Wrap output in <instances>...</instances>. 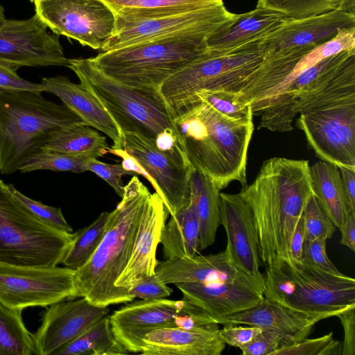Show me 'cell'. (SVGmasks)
<instances>
[{
	"label": "cell",
	"mask_w": 355,
	"mask_h": 355,
	"mask_svg": "<svg viewBox=\"0 0 355 355\" xmlns=\"http://www.w3.org/2000/svg\"><path fill=\"white\" fill-rule=\"evenodd\" d=\"M6 20L4 8L0 5V26Z\"/></svg>",
	"instance_id": "52"
},
{
	"label": "cell",
	"mask_w": 355,
	"mask_h": 355,
	"mask_svg": "<svg viewBox=\"0 0 355 355\" xmlns=\"http://www.w3.org/2000/svg\"><path fill=\"white\" fill-rule=\"evenodd\" d=\"M59 36L49 33L35 14L26 19H6L0 26V64L22 67H68Z\"/></svg>",
	"instance_id": "15"
},
{
	"label": "cell",
	"mask_w": 355,
	"mask_h": 355,
	"mask_svg": "<svg viewBox=\"0 0 355 355\" xmlns=\"http://www.w3.org/2000/svg\"><path fill=\"white\" fill-rule=\"evenodd\" d=\"M211 34L168 36L101 52L90 60L105 75L123 84L159 91L167 79L205 52L207 40Z\"/></svg>",
	"instance_id": "5"
},
{
	"label": "cell",
	"mask_w": 355,
	"mask_h": 355,
	"mask_svg": "<svg viewBox=\"0 0 355 355\" xmlns=\"http://www.w3.org/2000/svg\"><path fill=\"white\" fill-rule=\"evenodd\" d=\"M42 92L0 89V173L10 175L41 151L62 128L86 125L65 105L45 99Z\"/></svg>",
	"instance_id": "4"
},
{
	"label": "cell",
	"mask_w": 355,
	"mask_h": 355,
	"mask_svg": "<svg viewBox=\"0 0 355 355\" xmlns=\"http://www.w3.org/2000/svg\"><path fill=\"white\" fill-rule=\"evenodd\" d=\"M234 16L224 3L192 11L145 18L115 17L114 32L101 52L193 33H214Z\"/></svg>",
	"instance_id": "12"
},
{
	"label": "cell",
	"mask_w": 355,
	"mask_h": 355,
	"mask_svg": "<svg viewBox=\"0 0 355 355\" xmlns=\"http://www.w3.org/2000/svg\"><path fill=\"white\" fill-rule=\"evenodd\" d=\"M73 237L42 222L0 179L1 263L57 266Z\"/></svg>",
	"instance_id": "9"
},
{
	"label": "cell",
	"mask_w": 355,
	"mask_h": 355,
	"mask_svg": "<svg viewBox=\"0 0 355 355\" xmlns=\"http://www.w3.org/2000/svg\"><path fill=\"white\" fill-rule=\"evenodd\" d=\"M109 317L114 335L129 353H141L144 336L156 329L219 330V324L214 318L184 298L135 301Z\"/></svg>",
	"instance_id": "10"
},
{
	"label": "cell",
	"mask_w": 355,
	"mask_h": 355,
	"mask_svg": "<svg viewBox=\"0 0 355 355\" xmlns=\"http://www.w3.org/2000/svg\"><path fill=\"white\" fill-rule=\"evenodd\" d=\"M129 352L117 340L110 317L101 318L79 336L69 342L54 355H125Z\"/></svg>",
	"instance_id": "32"
},
{
	"label": "cell",
	"mask_w": 355,
	"mask_h": 355,
	"mask_svg": "<svg viewBox=\"0 0 355 355\" xmlns=\"http://www.w3.org/2000/svg\"><path fill=\"white\" fill-rule=\"evenodd\" d=\"M340 343L334 340L333 333L317 338L303 340L279 347L271 355H334L340 354Z\"/></svg>",
	"instance_id": "38"
},
{
	"label": "cell",
	"mask_w": 355,
	"mask_h": 355,
	"mask_svg": "<svg viewBox=\"0 0 355 355\" xmlns=\"http://www.w3.org/2000/svg\"><path fill=\"white\" fill-rule=\"evenodd\" d=\"M341 232L340 243L352 251L355 250V212H351L339 227Z\"/></svg>",
	"instance_id": "49"
},
{
	"label": "cell",
	"mask_w": 355,
	"mask_h": 355,
	"mask_svg": "<svg viewBox=\"0 0 355 355\" xmlns=\"http://www.w3.org/2000/svg\"><path fill=\"white\" fill-rule=\"evenodd\" d=\"M67 67L100 101L122 134L133 132L155 141L162 132L175 130L159 91L123 84L103 73L90 58L70 59Z\"/></svg>",
	"instance_id": "8"
},
{
	"label": "cell",
	"mask_w": 355,
	"mask_h": 355,
	"mask_svg": "<svg viewBox=\"0 0 355 355\" xmlns=\"http://www.w3.org/2000/svg\"><path fill=\"white\" fill-rule=\"evenodd\" d=\"M340 169L343 187L350 207L355 211V171L345 167Z\"/></svg>",
	"instance_id": "50"
},
{
	"label": "cell",
	"mask_w": 355,
	"mask_h": 355,
	"mask_svg": "<svg viewBox=\"0 0 355 355\" xmlns=\"http://www.w3.org/2000/svg\"><path fill=\"white\" fill-rule=\"evenodd\" d=\"M31 3H33L35 0H29Z\"/></svg>",
	"instance_id": "53"
},
{
	"label": "cell",
	"mask_w": 355,
	"mask_h": 355,
	"mask_svg": "<svg viewBox=\"0 0 355 355\" xmlns=\"http://www.w3.org/2000/svg\"><path fill=\"white\" fill-rule=\"evenodd\" d=\"M168 211L159 196L151 193L142 215L130 260L115 286L130 288L144 277L155 274L159 263L156 251Z\"/></svg>",
	"instance_id": "22"
},
{
	"label": "cell",
	"mask_w": 355,
	"mask_h": 355,
	"mask_svg": "<svg viewBox=\"0 0 355 355\" xmlns=\"http://www.w3.org/2000/svg\"><path fill=\"white\" fill-rule=\"evenodd\" d=\"M220 191L209 178L193 169L190 193L200 223L199 250L207 248L215 241L220 225Z\"/></svg>",
	"instance_id": "29"
},
{
	"label": "cell",
	"mask_w": 355,
	"mask_h": 355,
	"mask_svg": "<svg viewBox=\"0 0 355 355\" xmlns=\"http://www.w3.org/2000/svg\"><path fill=\"white\" fill-rule=\"evenodd\" d=\"M44 92L58 96L77 114L88 126L108 136L112 148L124 149V137L120 129L96 97L80 84L72 83L67 76L42 78Z\"/></svg>",
	"instance_id": "25"
},
{
	"label": "cell",
	"mask_w": 355,
	"mask_h": 355,
	"mask_svg": "<svg viewBox=\"0 0 355 355\" xmlns=\"http://www.w3.org/2000/svg\"><path fill=\"white\" fill-rule=\"evenodd\" d=\"M175 286L183 298L200 307L216 320L252 307L264 299V282L256 279Z\"/></svg>",
	"instance_id": "19"
},
{
	"label": "cell",
	"mask_w": 355,
	"mask_h": 355,
	"mask_svg": "<svg viewBox=\"0 0 355 355\" xmlns=\"http://www.w3.org/2000/svg\"><path fill=\"white\" fill-rule=\"evenodd\" d=\"M106 137L86 125H77L54 132L41 150L87 154L98 158L108 153Z\"/></svg>",
	"instance_id": "31"
},
{
	"label": "cell",
	"mask_w": 355,
	"mask_h": 355,
	"mask_svg": "<svg viewBox=\"0 0 355 355\" xmlns=\"http://www.w3.org/2000/svg\"><path fill=\"white\" fill-rule=\"evenodd\" d=\"M240 98L239 92H205L197 95L195 104L201 101L232 120L243 123L252 122L251 106L242 102Z\"/></svg>",
	"instance_id": "37"
},
{
	"label": "cell",
	"mask_w": 355,
	"mask_h": 355,
	"mask_svg": "<svg viewBox=\"0 0 355 355\" xmlns=\"http://www.w3.org/2000/svg\"><path fill=\"white\" fill-rule=\"evenodd\" d=\"M109 311L108 306L94 305L85 297L50 305L43 314L41 325L33 334L35 355H54Z\"/></svg>",
	"instance_id": "17"
},
{
	"label": "cell",
	"mask_w": 355,
	"mask_h": 355,
	"mask_svg": "<svg viewBox=\"0 0 355 355\" xmlns=\"http://www.w3.org/2000/svg\"><path fill=\"white\" fill-rule=\"evenodd\" d=\"M148 189L134 175L110 217L103 239L90 259L75 270L76 297L94 305L108 306L134 299L128 289L115 283L131 257L139 226L150 196Z\"/></svg>",
	"instance_id": "2"
},
{
	"label": "cell",
	"mask_w": 355,
	"mask_h": 355,
	"mask_svg": "<svg viewBox=\"0 0 355 355\" xmlns=\"http://www.w3.org/2000/svg\"><path fill=\"white\" fill-rule=\"evenodd\" d=\"M286 345L284 337L272 330H262L249 344L241 349L243 355H271Z\"/></svg>",
	"instance_id": "43"
},
{
	"label": "cell",
	"mask_w": 355,
	"mask_h": 355,
	"mask_svg": "<svg viewBox=\"0 0 355 355\" xmlns=\"http://www.w3.org/2000/svg\"><path fill=\"white\" fill-rule=\"evenodd\" d=\"M285 17L278 12L263 8L234 14L208 37L207 50L216 54H227L261 41L277 28Z\"/></svg>",
	"instance_id": "24"
},
{
	"label": "cell",
	"mask_w": 355,
	"mask_h": 355,
	"mask_svg": "<svg viewBox=\"0 0 355 355\" xmlns=\"http://www.w3.org/2000/svg\"><path fill=\"white\" fill-rule=\"evenodd\" d=\"M155 275L162 282L174 285L234 282L239 279L258 280L234 263L227 248L217 254L205 256L196 254L181 259H165L157 263Z\"/></svg>",
	"instance_id": "23"
},
{
	"label": "cell",
	"mask_w": 355,
	"mask_h": 355,
	"mask_svg": "<svg viewBox=\"0 0 355 355\" xmlns=\"http://www.w3.org/2000/svg\"><path fill=\"white\" fill-rule=\"evenodd\" d=\"M13 193L29 209V210L42 222L56 230L73 233V228L65 220L60 208L48 206L25 196L12 184Z\"/></svg>",
	"instance_id": "40"
},
{
	"label": "cell",
	"mask_w": 355,
	"mask_h": 355,
	"mask_svg": "<svg viewBox=\"0 0 355 355\" xmlns=\"http://www.w3.org/2000/svg\"><path fill=\"white\" fill-rule=\"evenodd\" d=\"M116 17L145 18L185 12L223 3V0H101Z\"/></svg>",
	"instance_id": "30"
},
{
	"label": "cell",
	"mask_w": 355,
	"mask_h": 355,
	"mask_svg": "<svg viewBox=\"0 0 355 355\" xmlns=\"http://www.w3.org/2000/svg\"><path fill=\"white\" fill-rule=\"evenodd\" d=\"M311 185L320 206L336 227H340L351 212L338 166L319 161L310 166Z\"/></svg>",
	"instance_id": "27"
},
{
	"label": "cell",
	"mask_w": 355,
	"mask_h": 355,
	"mask_svg": "<svg viewBox=\"0 0 355 355\" xmlns=\"http://www.w3.org/2000/svg\"><path fill=\"white\" fill-rule=\"evenodd\" d=\"M166 260L196 255L199 250L200 223L194 204L171 216L164 225L159 239Z\"/></svg>",
	"instance_id": "28"
},
{
	"label": "cell",
	"mask_w": 355,
	"mask_h": 355,
	"mask_svg": "<svg viewBox=\"0 0 355 355\" xmlns=\"http://www.w3.org/2000/svg\"><path fill=\"white\" fill-rule=\"evenodd\" d=\"M336 316L334 313H306L264 299L257 305L216 320L220 324H240L272 330L282 334L286 345L299 342L310 334L321 320Z\"/></svg>",
	"instance_id": "21"
},
{
	"label": "cell",
	"mask_w": 355,
	"mask_h": 355,
	"mask_svg": "<svg viewBox=\"0 0 355 355\" xmlns=\"http://www.w3.org/2000/svg\"><path fill=\"white\" fill-rule=\"evenodd\" d=\"M75 270L0 263V303L13 309L48 306L76 298Z\"/></svg>",
	"instance_id": "11"
},
{
	"label": "cell",
	"mask_w": 355,
	"mask_h": 355,
	"mask_svg": "<svg viewBox=\"0 0 355 355\" xmlns=\"http://www.w3.org/2000/svg\"><path fill=\"white\" fill-rule=\"evenodd\" d=\"M264 297L306 313H334L355 306V279L279 259L266 266Z\"/></svg>",
	"instance_id": "7"
},
{
	"label": "cell",
	"mask_w": 355,
	"mask_h": 355,
	"mask_svg": "<svg viewBox=\"0 0 355 355\" xmlns=\"http://www.w3.org/2000/svg\"><path fill=\"white\" fill-rule=\"evenodd\" d=\"M128 293L133 299L149 300L169 297L172 289L168 284L162 282L155 274L141 279L128 288Z\"/></svg>",
	"instance_id": "44"
},
{
	"label": "cell",
	"mask_w": 355,
	"mask_h": 355,
	"mask_svg": "<svg viewBox=\"0 0 355 355\" xmlns=\"http://www.w3.org/2000/svg\"><path fill=\"white\" fill-rule=\"evenodd\" d=\"M261 41L227 54H216L206 50L167 79L159 91L172 120L191 107L197 95L202 92H240L264 58L265 49Z\"/></svg>",
	"instance_id": "6"
},
{
	"label": "cell",
	"mask_w": 355,
	"mask_h": 355,
	"mask_svg": "<svg viewBox=\"0 0 355 355\" xmlns=\"http://www.w3.org/2000/svg\"><path fill=\"white\" fill-rule=\"evenodd\" d=\"M184 153L195 170L221 191L232 182L247 186V154L252 122L232 120L200 101L173 120Z\"/></svg>",
	"instance_id": "3"
},
{
	"label": "cell",
	"mask_w": 355,
	"mask_h": 355,
	"mask_svg": "<svg viewBox=\"0 0 355 355\" xmlns=\"http://www.w3.org/2000/svg\"><path fill=\"white\" fill-rule=\"evenodd\" d=\"M220 221L234 263L250 276L264 282L259 270L256 225L249 205L239 193H220Z\"/></svg>",
	"instance_id": "18"
},
{
	"label": "cell",
	"mask_w": 355,
	"mask_h": 355,
	"mask_svg": "<svg viewBox=\"0 0 355 355\" xmlns=\"http://www.w3.org/2000/svg\"><path fill=\"white\" fill-rule=\"evenodd\" d=\"M35 15L58 36L100 50L112 36L115 15L101 0H35Z\"/></svg>",
	"instance_id": "13"
},
{
	"label": "cell",
	"mask_w": 355,
	"mask_h": 355,
	"mask_svg": "<svg viewBox=\"0 0 355 355\" xmlns=\"http://www.w3.org/2000/svg\"><path fill=\"white\" fill-rule=\"evenodd\" d=\"M87 171L96 174L107 182L121 198L123 197L125 185L122 181V176L130 173L122 164H106L98 160L97 158H91L87 161Z\"/></svg>",
	"instance_id": "42"
},
{
	"label": "cell",
	"mask_w": 355,
	"mask_h": 355,
	"mask_svg": "<svg viewBox=\"0 0 355 355\" xmlns=\"http://www.w3.org/2000/svg\"><path fill=\"white\" fill-rule=\"evenodd\" d=\"M239 194L256 225L259 254L266 266L279 259L292 261V236L313 195L308 160L272 157Z\"/></svg>",
	"instance_id": "1"
},
{
	"label": "cell",
	"mask_w": 355,
	"mask_h": 355,
	"mask_svg": "<svg viewBox=\"0 0 355 355\" xmlns=\"http://www.w3.org/2000/svg\"><path fill=\"white\" fill-rule=\"evenodd\" d=\"M327 241L325 239L304 240L302 262L309 267L322 271L341 274L327 254Z\"/></svg>",
	"instance_id": "41"
},
{
	"label": "cell",
	"mask_w": 355,
	"mask_h": 355,
	"mask_svg": "<svg viewBox=\"0 0 355 355\" xmlns=\"http://www.w3.org/2000/svg\"><path fill=\"white\" fill-rule=\"evenodd\" d=\"M344 330L340 354L355 355V306L349 307L336 315Z\"/></svg>",
	"instance_id": "47"
},
{
	"label": "cell",
	"mask_w": 355,
	"mask_h": 355,
	"mask_svg": "<svg viewBox=\"0 0 355 355\" xmlns=\"http://www.w3.org/2000/svg\"><path fill=\"white\" fill-rule=\"evenodd\" d=\"M296 126L322 161L355 171V101L300 114Z\"/></svg>",
	"instance_id": "14"
},
{
	"label": "cell",
	"mask_w": 355,
	"mask_h": 355,
	"mask_svg": "<svg viewBox=\"0 0 355 355\" xmlns=\"http://www.w3.org/2000/svg\"><path fill=\"white\" fill-rule=\"evenodd\" d=\"M262 330L259 327L249 325L241 327L225 324V327L220 329V336L226 344L241 349L249 344Z\"/></svg>",
	"instance_id": "45"
},
{
	"label": "cell",
	"mask_w": 355,
	"mask_h": 355,
	"mask_svg": "<svg viewBox=\"0 0 355 355\" xmlns=\"http://www.w3.org/2000/svg\"><path fill=\"white\" fill-rule=\"evenodd\" d=\"M91 158L94 157L87 154L41 150L28 158L19 171L23 173L42 170L80 173L87 171V161Z\"/></svg>",
	"instance_id": "35"
},
{
	"label": "cell",
	"mask_w": 355,
	"mask_h": 355,
	"mask_svg": "<svg viewBox=\"0 0 355 355\" xmlns=\"http://www.w3.org/2000/svg\"><path fill=\"white\" fill-rule=\"evenodd\" d=\"M110 212L103 211L88 226L78 230L67 249L62 263L76 270L93 255L104 236Z\"/></svg>",
	"instance_id": "34"
},
{
	"label": "cell",
	"mask_w": 355,
	"mask_h": 355,
	"mask_svg": "<svg viewBox=\"0 0 355 355\" xmlns=\"http://www.w3.org/2000/svg\"><path fill=\"white\" fill-rule=\"evenodd\" d=\"M0 89L44 92L42 83H35L20 77L17 70L0 64Z\"/></svg>",
	"instance_id": "46"
},
{
	"label": "cell",
	"mask_w": 355,
	"mask_h": 355,
	"mask_svg": "<svg viewBox=\"0 0 355 355\" xmlns=\"http://www.w3.org/2000/svg\"><path fill=\"white\" fill-rule=\"evenodd\" d=\"M343 0H257L256 8H263L299 19L334 10H341Z\"/></svg>",
	"instance_id": "36"
},
{
	"label": "cell",
	"mask_w": 355,
	"mask_h": 355,
	"mask_svg": "<svg viewBox=\"0 0 355 355\" xmlns=\"http://www.w3.org/2000/svg\"><path fill=\"white\" fill-rule=\"evenodd\" d=\"M21 309L0 303V355H33V334L25 327Z\"/></svg>",
	"instance_id": "33"
},
{
	"label": "cell",
	"mask_w": 355,
	"mask_h": 355,
	"mask_svg": "<svg viewBox=\"0 0 355 355\" xmlns=\"http://www.w3.org/2000/svg\"><path fill=\"white\" fill-rule=\"evenodd\" d=\"M123 135L124 150L151 177L155 184L153 188L168 214L173 215L188 206L193 166L183 164L159 150L153 140L133 132Z\"/></svg>",
	"instance_id": "16"
},
{
	"label": "cell",
	"mask_w": 355,
	"mask_h": 355,
	"mask_svg": "<svg viewBox=\"0 0 355 355\" xmlns=\"http://www.w3.org/2000/svg\"><path fill=\"white\" fill-rule=\"evenodd\" d=\"M341 10L355 15V0H343Z\"/></svg>",
	"instance_id": "51"
},
{
	"label": "cell",
	"mask_w": 355,
	"mask_h": 355,
	"mask_svg": "<svg viewBox=\"0 0 355 355\" xmlns=\"http://www.w3.org/2000/svg\"><path fill=\"white\" fill-rule=\"evenodd\" d=\"M304 240L330 239L336 226L322 210L313 194L309 198L302 214Z\"/></svg>",
	"instance_id": "39"
},
{
	"label": "cell",
	"mask_w": 355,
	"mask_h": 355,
	"mask_svg": "<svg viewBox=\"0 0 355 355\" xmlns=\"http://www.w3.org/2000/svg\"><path fill=\"white\" fill-rule=\"evenodd\" d=\"M304 242V226L302 215L300 218L291 239V256L293 261L302 263V249Z\"/></svg>",
	"instance_id": "48"
},
{
	"label": "cell",
	"mask_w": 355,
	"mask_h": 355,
	"mask_svg": "<svg viewBox=\"0 0 355 355\" xmlns=\"http://www.w3.org/2000/svg\"><path fill=\"white\" fill-rule=\"evenodd\" d=\"M353 27L355 15L341 10L299 19L285 17L261 42L265 53L299 46L316 47L332 39L340 30Z\"/></svg>",
	"instance_id": "20"
},
{
	"label": "cell",
	"mask_w": 355,
	"mask_h": 355,
	"mask_svg": "<svg viewBox=\"0 0 355 355\" xmlns=\"http://www.w3.org/2000/svg\"><path fill=\"white\" fill-rule=\"evenodd\" d=\"M226 343L220 329H185L180 327L156 329L142 339L144 355H220Z\"/></svg>",
	"instance_id": "26"
}]
</instances>
